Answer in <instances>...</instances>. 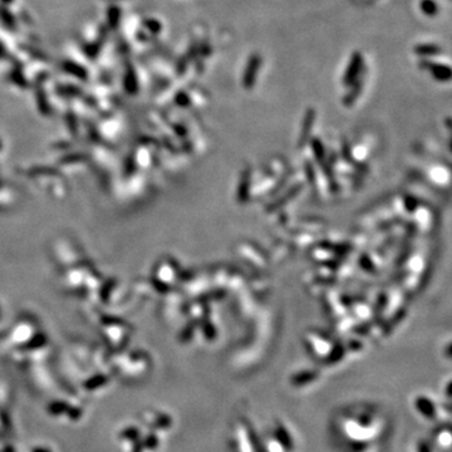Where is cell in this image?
I'll return each mask as SVG.
<instances>
[{
  "instance_id": "obj_7",
  "label": "cell",
  "mask_w": 452,
  "mask_h": 452,
  "mask_svg": "<svg viewBox=\"0 0 452 452\" xmlns=\"http://www.w3.org/2000/svg\"><path fill=\"white\" fill-rule=\"evenodd\" d=\"M363 80H364L363 77H362V79H357L356 82L353 83V84H352L353 91L350 92V93L348 94L347 97H345V101H347V102H349V103L354 102V100H356L357 96H358L359 92H361L362 86H363Z\"/></svg>"
},
{
  "instance_id": "obj_4",
  "label": "cell",
  "mask_w": 452,
  "mask_h": 452,
  "mask_svg": "<svg viewBox=\"0 0 452 452\" xmlns=\"http://www.w3.org/2000/svg\"><path fill=\"white\" fill-rule=\"evenodd\" d=\"M414 53L418 54L419 57H435V55H439L441 53V48L439 45L432 44V43H422V44H418L414 47Z\"/></svg>"
},
{
  "instance_id": "obj_5",
  "label": "cell",
  "mask_w": 452,
  "mask_h": 452,
  "mask_svg": "<svg viewBox=\"0 0 452 452\" xmlns=\"http://www.w3.org/2000/svg\"><path fill=\"white\" fill-rule=\"evenodd\" d=\"M416 407L418 408V411L421 412L423 416L427 417V418H432V417H435V406H433V403L431 402V401H428L427 398H425V397L417 398Z\"/></svg>"
},
{
  "instance_id": "obj_1",
  "label": "cell",
  "mask_w": 452,
  "mask_h": 452,
  "mask_svg": "<svg viewBox=\"0 0 452 452\" xmlns=\"http://www.w3.org/2000/svg\"><path fill=\"white\" fill-rule=\"evenodd\" d=\"M363 64L364 59L361 52H354L350 55L349 63H348L347 69H345L344 75H343V83L345 86H352L353 83L358 79L361 71L363 69Z\"/></svg>"
},
{
  "instance_id": "obj_3",
  "label": "cell",
  "mask_w": 452,
  "mask_h": 452,
  "mask_svg": "<svg viewBox=\"0 0 452 452\" xmlns=\"http://www.w3.org/2000/svg\"><path fill=\"white\" fill-rule=\"evenodd\" d=\"M421 68L430 72L440 82H447L451 78V68L449 66H445V64L435 63V62L431 61H422Z\"/></svg>"
},
{
  "instance_id": "obj_6",
  "label": "cell",
  "mask_w": 452,
  "mask_h": 452,
  "mask_svg": "<svg viewBox=\"0 0 452 452\" xmlns=\"http://www.w3.org/2000/svg\"><path fill=\"white\" fill-rule=\"evenodd\" d=\"M419 9H421L422 13L428 15V17H435L436 14L439 13V5L435 0H421Z\"/></svg>"
},
{
  "instance_id": "obj_2",
  "label": "cell",
  "mask_w": 452,
  "mask_h": 452,
  "mask_svg": "<svg viewBox=\"0 0 452 452\" xmlns=\"http://www.w3.org/2000/svg\"><path fill=\"white\" fill-rule=\"evenodd\" d=\"M262 66V58L259 54H251L249 57V61L246 63L245 72L243 75V84L246 89L253 88L255 82H257L258 73H259V68Z\"/></svg>"
}]
</instances>
